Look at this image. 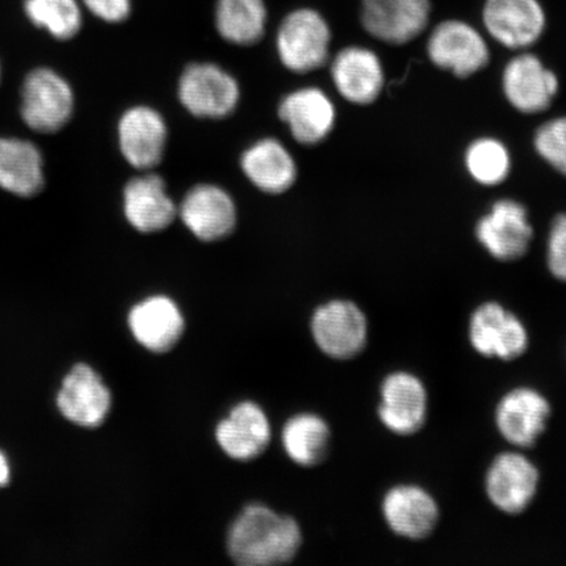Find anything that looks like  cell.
<instances>
[{
  "instance_id": "1",
  "label": "cell",
  "mask_w": 566,
  "mask_h": 566,
  "mask_svg": "<svg viewBox=\"0 0 566 566\" xmlns=\"http://www.w3.org/2000/svg\"><path fill=\"white\" fill-rule=\"evenodd\" d=\"M302 531L292 516L264 505L244 509L230 528L229 554L243 566H268L293 560L301 548Z\"/></svg>"
},
{
  "instance_id": "2",
  "label": "cell",
  "mask_w": 566,
  "mask_h": 566,
  "mask_svg": "<svg viewBox=\"0 0 566 566\" xmlns=\"http://www.w3.org/2000/svg\"><path fill=\"white\" fill-rule=\"evenodd\" d=\"M332 31L321 12L302 7L281 21L275 38L279 59L295 74H308L327 65Z\"/></svg>"
},
{
  "instance_id": "3",
  "label": "cell",
  "mask_w": 566,
  "mask_h": 566,
  "mask_svg": "<svg viewBox=\"0 0 566 566\" xmlns=\"http://www.w3.org/2000/svg\"><path fill=\"white\" fill-rule=\"evenodd\" d=\"M20 97L21 119L35 133H59L73 118L74 90L66 77L53 69L30 71L21 86Z\"/></svg>"
},
{
  "instance_id": "4",
  "label": "cell",
  "mask_w": 566,
  "mask_h": 566,
  "mask_svg": "<svg viewBox=\"0 0 566 566\" xmlns=\"http://www.w3.org/2000/svg\"><path fill=\"white\" fill-rule=\"evenodd\" d=\"M177 95L190 115L223 119L238 108L240 87L235 77L223 67L211 62H196L182 71Z\"/></svg>"
},
{
  "instance_id": "5",
  "label": "cell",
  "mask_w": 566,
  "mask_h": 566,
  "mask_svg": "<svg viewBox=\"0 0 566 566\" xmlns=\"http://www.w3.org/2000/svg\"><path fill=\"white\" fill-rule=\"evenodd\" d=\"M427 53L438 69L460 80L480 73L490 65V45L478 28L464 20L449 19L431 30Z\"/></svg>"
},
{
  "instance_id": "6",
  "label": "cell",
  "mask_w": 566,
  "mask_h": 566,
  "mask_svg": "<svg viewBox=\"0 0 566 566\" xmlns=\"http://www.w3.org/2000/svg\"><path fill=\"white\" fill-rule=\"evenodd\" d=\"M481 18L490 38L512 51L534 46L547 28L539 0H485Z\"/></svg>"
},
{
  "instance_id": "7",
  "label": "cell",
  "mask_w": 566,
  "mask_h": 566,
  "mask_svg": "<svg viewBox=\"0 0 566 566\" xmlns=\"http://www.w3.org/2000/svg\"><path fill=\"white\" fill-rule=\"evenodd\" d=\"M430 0H360V24L373 39L407 45L427 31Z\"/></svg>"
},
{
  "instance_id": "8",
  "label": "cell",
  "mask_w": 566,
  "mask_h": 566,
  "mask_svg": "<svg viewBox=\"0 0 566 566\" xmlns=\"http://www.w3.org/2000/svg\"><path fill=\"white\" fill-rule=\"evenodd\" d=\"M476 238L484 250L502 263L525 258L534 238L527 209L511 198L495 202L478 222Z\"/></svg>"
},
{
  "instance_id": "9",
  "label": "cell",
  "mask_w": 566,
  "mask_h": 566,
  "mask_svg": "<svg viewBox=\"0 0 566 566\" xmlns=\"http://www.w3.org/2000/svg\"><path fill=\"white\" fill-rule=\"evenodd\" d=\"M177 208L184 226L201 242H219L237 228L235 201L228 190L216 184H198L190 188Z\"/></svg>"
},
{
  "instance_id": "10",
  "label": "cell",
  "mask_w": 566,
  "mask_h": 566,
  "mask_svg": "<svg viewBox=\"0 0 566 566\" xmlns=\"http://www.w3.org/2000/svg\"><path fill=\"white\" fill-rule=\"evenodd\" d=\"M55 406L76 427H101L112 408V394L102 375L87 364H77L63 378Z\"/></svg>"
},
{
  "instance_id": "11",
  "label": "cell",
  "mask_w": 566,
  "mask_h": 566,
  "mask_svg": "<svg viewBox=\"0 0 566 566\" xmlns=\"http://www.w3.org/2000/svg\"><path fill=\"white\" fill-rule=\"evenodd\" d=\"M558 88L560 82L557 75L533 53L515 55L502 73V90L506 101L523 115L548 111Z\"/></svg>"
},
{
  "instance_id": "12",
  "label": "cell",
  "mask_w": 566,
  "mask_h": 566,
  "mask_svg": "<svg viewBox=\"0 0 566 566\" xmlns=\"http://www.w3.org/2000/svg\"><path fill=\"white\" fill-rule=\"evenodd\" d=\"M118 146L124 159L138 171H151L165 157L168 126L165 117L148 105L124 112L117 126Z\"/></svg>"
},
{
  "instance_id": "13",
  "label": "cell",
  "mask_w": 566,
  "mask_h": 566,
  "mask_svg": "<svg viewBox=\"0 0 566 566\" xmlns=\"http://www.w3.org/2000/svg\"><path fill=\"white\" fill-rule=\"evenodd\" d=\"M311 328L318 348L332 358L356 357L367 343L366 316L349 301L323 304L315 311Z\"/></svg>"
},
{
  "instance_id": "14",
  "label": "cell",
  "mask_w": 566,
  "mask_h": 566,
  "mask_svg": "<svg viewBox=\"0 0 566 566\" xmlns=\"http://www.w3.org/2000/svg\"><path fill=\"white\" fill-rule=\"evenodd\" d=\"M470 339L481 356L514 360L528 348L525 325L500 303L481 304L470 323Z\"/></svg>"
},
{
  "instance_id": "15",
  "label": "cell",
  "mask_w": 566,
  "mask_h": 566,
  "mask_svg": "<svg viewBox=\"0 0 566 566\" xmlns=\"http://www.w3.org/2000/svg\"><path fill=\"white\" fill-rule=\"evenodd\" d=\"M279 117L298 144L316 146L334 132L337 111L323 90L304 87L282 98Z\"/></svg>"
},
{
  "instance_id": "16",
  "label": "cell",
  "mask_w": 566,
  "mask_h": 566,
  "mask_svg": "<svg viewBox=\"0 0 566 566\" xmlns=\"http://www.w3.org/2000/svg\"><path fill=\"white\" fill-rule=\"evenodd\" d=\"M331 77L344 101L370 105L385 88V69L377 53L359 45L346 46L331 63Z\"/></svg>"
},
{
  "instance_id": "17",
  "label": "cell",
  "mask_w": 566,
  "mask_h": 566,
  "mask_svg": "<svg viewBox=\"0 0 566 566\" xmlns=\"http://www.w3.org/2000/svg\"><path fill=\"white\" fill-rule=\"evenodd\" d=\"M539 486V471L526 457L506 452L494 459L486 475V494L502 513L526 511Z\"/></svg>"
},
{
  "instance_id": "18",
  "label": "cell",
  "mask_w": 566,
  "mask_h": 566,
  "mask_svg": "<svg viewBox=\"0 0 566 566\" xmlns=\"http://www.w3.org/2000/svg\"><path fill=\"white\" fill-rule=\"evenodd\" d=\"M123 210L127 223L142 233L168 229L179 212L163 177L147 171L126 184Z\"/></svg>"
},
{
  "instance_id": "19",
  "label": "cell",
  "mask_w": 566,
  "mask_h": 566,
  "mask_svg": "<svg viewBox=\"0 0 566 566\" xmlns=\"http://www.w3.org/2000/svg\"><path fill=\"white\" fill-rule=\"evenodd\" d=\"M380 398V421L392 433L412 436L422 429L428 415V394L415 375L406 371L388 375Z\"/></svg>"
},
{
  "instance_id": "20",
  "label": "cell",
  "mask_w": 566,
  "mask_h": 566,
  "mask_svg": "<svg viewBox=\"0 0 566 566\" xmlns=\"http://www.w3.org/2000/svg\"><path fill=\"white\" fill-rule=\"evenodd\" d=\"M551 416L549 402L533 388H516L501 399L495 423L502 437L520 448L534 446Z\"/></svg>"
},
{
  "instance_id": "21",
  "label": "cell",
  "mask_w": 566,
  "mask_h": 566,
  "mask_svg": "<svg viewBox=\"0 0 566 566\" xmlns=\"http://www.w3.org/2000/svg\"><path fill=\"white\" fill-rule=\"evenodd\" d=\"M127 324L134 338L153 353H167L180 342L186 322L177 304L166 295H153L130 310Z\"/></svg>"
},
{
  "instance_id": "22",
  "label": "cell",
  "mask_w": 566,
  "mask_h": 566,
  "mask_svg": "<svg viewBox=\"0 0 566 566\" xmlns=\"http://www.w3.org/2000/svg\"><path fill=\"white\" fill-rule=\"evenodd\" d=\"M240 167L254 188L273 196L292 189L298 176L292 153L275 138L254 142L243 153Z\"/></svg>"
},
{
  "instance_id": "23",
  "label": "cell",
  "mask_w": 566,
  "mask_h": 566,
  "mask_svg": "<svg viewBox=\"0 0 566 566\" xmlns=\"http://www.w3.org/2000/svg\"><path fill=\"white\" fill-rule=\"evenodd\" d=\"M216 438L230 458L248 462L263 454L271 442V424L261 407L252 401L240 402L228 419L218 423Z\"/></svg>"
},
{
  "instance_id": "24",
  "label": "cell",
  "mask_w": 566,
  "mask_h": 566,
  "mask_svg": "<svg viewBox=\"0 0 566 566\" xmlns=\"http://www.w3.org/2000/svg\"><path fill=\"white\" fill-rule=\"evenodd\" d=\"M384 515L396 535L412 541L428 537L440 520L434 499L416 485H399L388 491L384 500Z\"/></svg>"
},
{
  "instance_id": "25",
  "label": "cell",
  "mask_w": 566,
  "mask_h": 566,
  "mask_svg": "<svg viewBox=\"0 0 566 566\" xmlns=\"http://www.w3.org/2000/svg\"><path fill=\"white\" fill-rule=\"evenodd\" d=\"M45 187L44 157L31 140L0 137V189L32 198Z\"/></svg>"
},
{
  "instance_id": "26",
  "label": "cell",
  "mask_w": 566,
  "mask_h": 566,
  "mask_svg": "<svg viewBox=\"0 0 566 566\" xmlns=\"http://www.w3.org/2000/svg\"><path fill=\"white\" fill-rule=\"evenodd\" d=\"M214 23L218 34L229 44H258L266 32L265 0H217Z\"/></svg>"
},
{
  "instance_id": "27",
  "label": "cell",
  "mask_w": 566,
  "mask_h": 566,
  "mask_svg": "<svg viewBox=\"0 0 566 566\" xmlns=\"http://www.w3.org/2000/svg\"><path fill=\"white\" fill-rule=\"evenodd\" d=\"M282 441L293 462L304 467L316 465L327 457L331 430L322 417L303 413L287 421Z\"/></svg>"
},
{
  "instance_id": "28",
  "label": "cell",
  "mask_w": 566,
  "mask_h": 566,
  "mask_svg": "<svg viewBox=\"0 0 566 566\" xmlns=\"http://www.w3.org/2000/svg\"><path fill=\"white\" fill-rule=\"evenodd\" d=\"M80 0H24L28 20L55 40L74 39L83 27V9Z\"/></svg>"
},
{
  "instance_id": "29",
  "label": "cell",
  "mask_w": 566,
  "mask_h": 566,
  "mask_svg": "<svg viewBox=\"0 0 566 566\" xmlns=\"http://www.w3.org/2000/svg\"><path fill=\"white\" fill-rule=\"evenodd\" d=\"M467 171L480 186L495 187L512 171V157L501 140L484 137L473 140L464 155Z\"/></svg>"
},
{
  "instance_id": "30",
  "label": "cell",
  "mask_w": 566,
  "mask_h": 566,
  "mask_svg": "<svg viewBox=\"0 0 566 566\" xmlns=\"http://www.w3.org/2000/svg\"><path fill=\"white\" fill-rule=\"evenodd\" d=\"M534 147L544 161L566 177V116L542 124L535 132Z\"/></svg>"
},
{
  "instance_id": "31",
  "label": "cell",
  "mask_w": 566,
  "mask_h": 566,
  "mask_svg": "<svg viewBox=\"0 0 566 566\" xmlns=\"http://www.w3.org/2000/svg\"><path fill=\"white\" fill-rule=\"evenodd\" d=\"M547 265L556 280L566 282V212L558 214L551 224Z\"/></svg>"
},
{
  "instance_id": "32",
  "label": "cell",
  "mask_w": 566,
  "mask_h": 566,
  "mask_svg": "<svg viewBox=\"0 0 566 566\" xmlns=\"http://www.w3.org/2000/svg\"><path fill=\"white\" fill-rule=\"evenodd\" d=\"M92 15L105 23H124L132 13V0H80Z\"/></svg>"
},
{
  "instance_id": "33",
  "label": "cell",
  "mask_w": 566,
  "mask_h": 566,
  "mask_svg": "<svg viewBox=\"0 0 566 566\" xmlns=\"http://www.w3.org/2000/svg\"><path fill=\"white\" fill-rule=\"evenodd\" d=\"M11 476L12 469L10 459L7 458L2 450H0V490L10 484Z\"/></svg>"
},
{
  "instance_id": "34",
  "label": "cell",
  "mask_w": 566,
  "mask_h": 566,
  "mask_svg": "<svg viewBox=\"0 0 566 566\" xmlns=\"http://www.w3.org/2000/svg\"><path fill=\"white\" fill-rule=\"evenodd\" d=\"M0 80H2V63H0Z\"/></svg>"
}]
</instances>
